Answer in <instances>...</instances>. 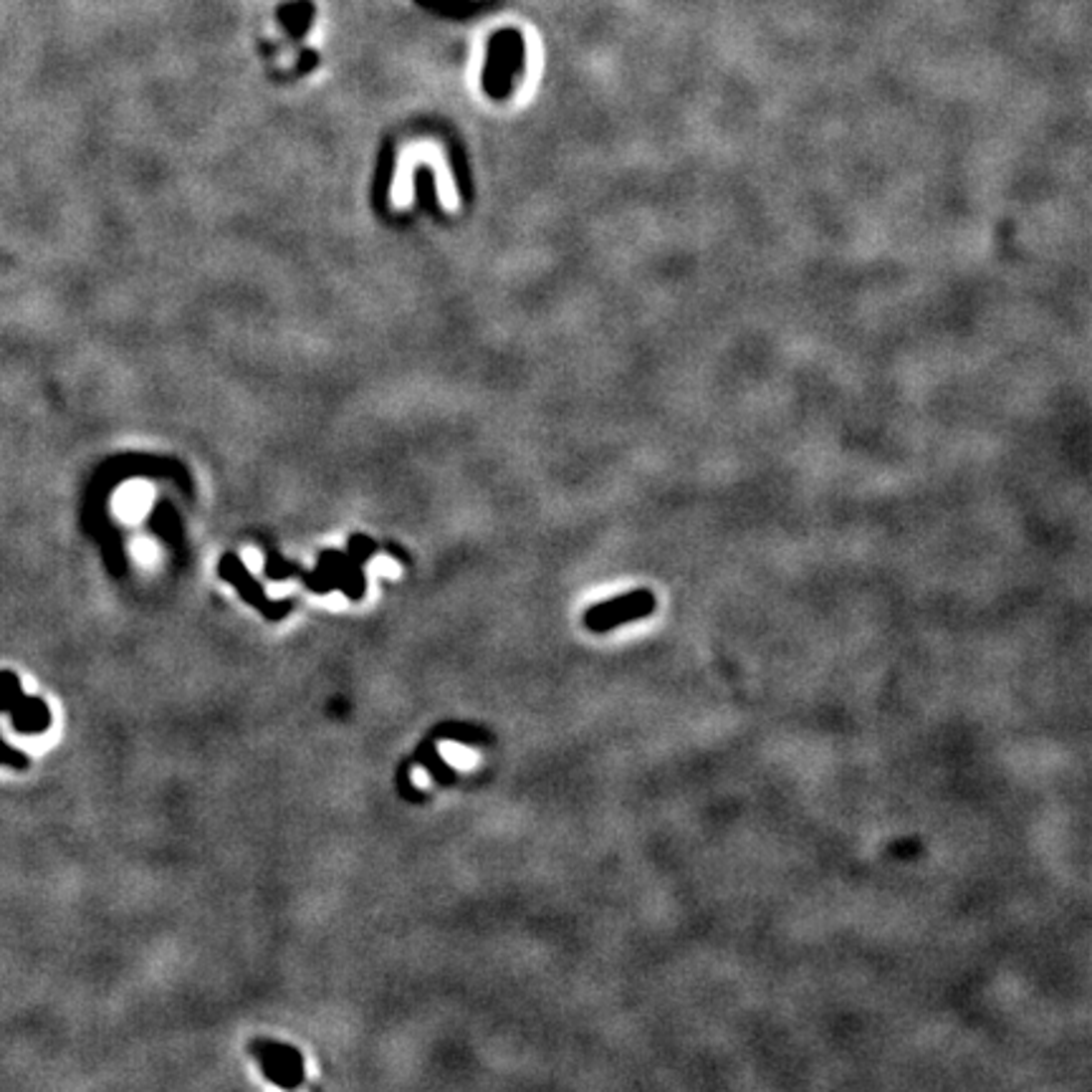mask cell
<instances>
[{
	"mask_svg": "<svg viewBox=\"0 0 1092 1092\" xmlns=\"http://www.w3.org/2000/svg\"><path fill=\"white\" fill-rule=\"evenodd\" d=\"M655 610H657L655 592L647 590V587H637V590L623 592V595H615L610 597V600H600L592 607H587L585 615H582V625H585L590 633L607 635L625 628V625H633V623H640V620L652 618Z\"/></svg>",
	"mask_w": 1092,
	"mask_h": 1092,
	"instance_id": "obj_1",
	"label": "cell"
},
{
	"mask_svg": "<svg viewBox=\"0 0 1092 1092\" xmlns=\"http://www.w3.org/2000/svg\"><path fill=\"white\" fill-rule=\"evenodd\" d=\"M418 762L425 764V769L433 774V777L438 779L441 784H451L455 782V774H453V769L448 767L446 762H443L441 756H438L436 746L433 744H423L418 751Z\"/></svg>",
	"mask_w": 1092,
	"mask_h": 1092,
	"instance_id": "obj_5",
	"label": "cell"
},
{
	"mask_svg": "<svg viewBox=\"0 0 1092 1092\" xmlns=\"http://www.w3.org/2000/svg\"><path fill=\"white\" fill-rule=\"evenodd\" d=\"M23 685L13 670H0V713H11V708L16 706L23 698Z\"/></svg>",
	"mask_w": 1092,
	"mask_h": 1092,
	"instance_id": "obj_6",
	"label": "cell"
},
{
	"mask_svg": "<svg viewBox=\"0 0 1092 1092\" xmlns=\"http://www.w3.org/2000/svg\"><path fill=\"white\" fill-rule=\"evenodd\" d=\"M251 1052L271 1082L281 1087H298L303 1080V1057L288 1044L254 1042Z\"/></svg>",
	"mask_w": 1092,
	"mask_h": 1092,
	"instance_id": "obj_2",
	"label": "cell"
},
{
	"mask_svg": "<svg viewBox=\"0 0 1092 1092\" xmlns=\"http://www.w3.org/2000/svg\"><path fill=\"white\" fill-rule=\"evenodd\" d=\"M0 767L16 769V772H26V769L31 767V759H28L21 749L11 746L3 736H0Z\"/></svg>",
	"mask_w": 1092,
	"mask_h": 1092,
	"instance_id": "obj_7",
	"label": "cell"
},
{
	"mask_svg": "<svg viewBox=\"0 0 1092 1092\" xmlns=\"http://www.w3.org/2000/svg\"><path fill=\"white\" fill-rule=\"evenodd\" d=\"M221 577H226L231 585H236L238 595L243 597V600L249 602L251 607H256L264 618L269 620H281L286 618L288 613H291V607L293 602H271L269 597L264 595V590H261L259 585H256V580L249 574V569L243 567L241 562H238L233 554H228L226 559L221 562Z\"/></svg>",
	"mask_w": 1092,
	"mask_h": 1092,
	"instance_id": "obj_3",
	"label": "cell"
},
{
	"mask_svg": "<svg viewBox=\"0 0 1092 1092\" xmlns=\"http://www.w3.org/2000/svg\"><path fill=\"white\" fill-rule=\"evenodd\" d=\"M8 716H11L13 731L23 736H39L51 728V708L39 695H23Z\"/></svg>",
	"mask_w": 1092,
	"mask_h": 1092,
	"instance_id": "obj_4",
	"label": "cell"
}]
</instances>
